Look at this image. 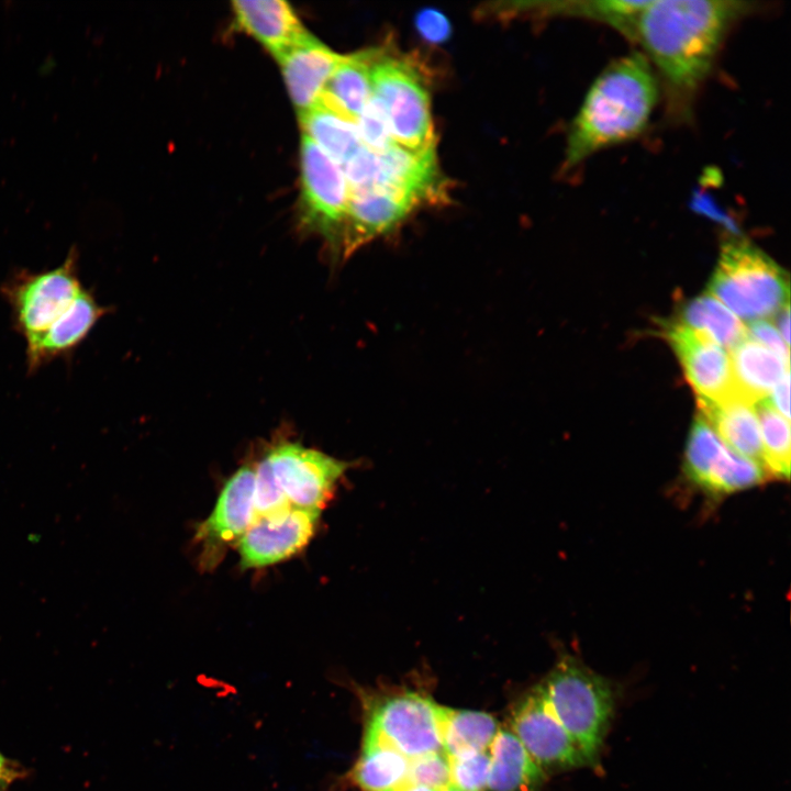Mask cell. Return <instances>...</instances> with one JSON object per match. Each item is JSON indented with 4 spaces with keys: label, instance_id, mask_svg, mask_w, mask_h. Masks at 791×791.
I'll use <instances>...</instances> for the list:
<instances>
[{
    "label": "cell",
    "instance_id": "cell-18",
    "mask_svg": "<svg viewBox=\"0 0 791 791\" xmlns=\"http://www.w3.org/2000/svg\"><path fill=\"white\" fill-rule=\"evenodd\" d=\"M698 414L726 446L765 468L760 426L754 404L737 398L713 401L698 397Z\"/></svg>",
    "mask_w": 791,
    "mask_h": 791
},
{
    "label": "cell",
    "instance_id": "cell-33",
    "mask_svg": "<svg viewBox=\"0 0 791 791\" xmlns=\"http://www.w3.org/2000/svg\"><path fill=\"white\" fill-rule=\"evenodd\" d=\"M790 370H787L780 381L773 388L769 400L773 408L787 420H790Z\"/></svg>",
    "mask_w": 791,
    "mask_h": 791
},
{
    "label": "cell",
    "instance_id": "cell-5",
    "mask_svg": "<svg viewBox=\"0 0 791 791\" xmlns=\"http://www.w3.org/2000/svg\"><path fill=\"white\" fill-rule=\"evenodd\" d=\"M539 683L589 766H595L614 714L615 684L566 653Z\"/></svg>",
    "mask_w": 791,
    "mask_h": 791
},
{
    "label": "cell",
    "instance_id": "cell-24",
    "mask_svg": "<svg viewBox=\"0 0 791 791\" xmlns=\"http://www.w3.org/2000/svg\"><path fill=\"white\" fill-rule=\"evenodd\" d=\"M678 315L679 324L704 335L727 352L748 336L742 320L708 291L687 301Z\"/></svg>",
    "mask_w": 791,
    "mask_h": 791
},
{
    "label": "cell",
    "instance_id": "cell-13",
    "mask_svg": "<svg viewBox=\"0 0 791 791\" xmlns=\"http://www.w3.org/2000/svg\"><path fill=\"white\" fill-rule=\"evenodd\" d=\"M254 467L244 465L224 483L211 514L198 526L201 565L215 566L225 549L244 535L256 517Z\"/></svg>",
    "mask_w": 791,
    "mask_h": 791
},
{
    "label": "cell",
    "instance_id": "cell-30",
    "mask_svg": "<svg viewBox=\"0 0 791 791\" xmlns=\"http://www.w3.org/2000/svg\"><path fill=\"white\" fill-rule=\"evenodd\" d=\"M408 782L441 791L450 784L449 760L445 751L423 755L409 761Z\"/></svg>",
    "mask_w": 791,
    "mask_h": 791
},
{
    "label": "cell",
    "instance_id": "cell-3",
    "mask_svg": "<svg viewBox=\"0 0 791 791\" xmlns=\"http://www.w3.org/2000/svg\"><path fill=\"white\" fill-rule=\"evenodd\" d=\"M657 75L643 53L610 63L590 86L569 129L566 168L631 141L647 127L657 105Z\"/></svg>",
    "mask_w": 791,
    "mask_h": 791
},
{
    "label": "cell",
    "instance_id": "cell-2",
    "mask_svg": "<svg viewBox=\"0 0 791 791\" xmlns=\"http://www.w3.org/2000/svg\"><path fill=\"white\" fill-rule=\"evenodd\" d=\"M78 258L71 246L59 266L18 271L1 288L24 338L30 371L73 352L107 313L81 283Z\"/></svg>",
    "mask_w": 791,
    "mask_h": 791
},
{
    "label": "cell",
    "instance_id": "cell-11",
    "mask_svg": "<svg viewBox=\"0 0 791 791\" xmlns=\"http://www.w3.org/2000/svg\"><path fill=\"white\" fill-rule=\"evenodd\" d=\"M513 734L545 773L589 766L553 711L541 683L514 706Z\"/></svg>",
    "mask_w": 791,
    "mask_h": 791
},
{
    "label": "cell",
    "instance_id": "cell-34",
    "mask_svg": "<svg viewBox=\"0 0 791 791\" xmlns=\"http://www.w3.org/2000/svg\"><path fill=\"white\" fill-rule=\"evenodd\" d=\"M790 308L789 304L783 307L778 315V331L786 342V344L789 346L790 343Z\"/></svg>",
    "mask_w": 791,
    "mask_h": 791
},
{
    "label": "cell",
    "instance_id": "cell-7",
    "mask_svg": "<svg viewBox=\"0 0 791 791\" xmlns=\"http://www.w3.org/2000/svg\"><path fill=\"white\" fill-rule=\"evenodd\" d=\"M371 97L383 110L398 145L412 152L435 148L430 94L411 62L380 49L371 68Z\"/></svg>",
    "mask_w": 791,
    "mask_h": 791
},
{
    "label": "cell",
    "instance_id": "cell-23",
    "mask_svg": "<svg viewBox=\"0 0 791 791\" xmlns=\"http://www.w3.org/2000/svg\"><path fill=\"white\" fill-rule=\"evenodd\" d=\"M409 761L389 745L363 738L347 779L360 791H393L408 782Z\"/></svg>",
    "mask_w": 791,
    "mask_h": 791
},
{
    "label": "cell",
    "instance_id": "cell-28",
    "mask_svg": "<svg viewBox=\"0 0 791 791\" xmlns=\"http://www.w3.org/2000/svg\"><path fill=\"white\" fill-rule=\"evenodd\" d=\"M448 760L452 786L460 791H486L488 789L490 770L488 750L448 757Z\"/></svg>",
    "mask_w": 791,
    "mask_h": 791
},
{
    "label": "cell",
    "instance_id": "cell-12",
    "mask_svg": "<svg viewBox=\"0 0 791 791\" xmlns=\"http://www.w3.org/2000/svg\"><path fill=\"white\" fill-rule=\"evenodd\" d=\"M319 517V511L294 506L256 515L236 543L242 567L263 568L298 554L313 537Z\"/></svg>",
    "mask_w": 791,
    "mask_h": 791
},
{
    "label": "cell",
    "instance_id": "cell-22",
    "mask_svg": "<svg viewBox=\"0 0 791 791\" xmlns=\"http://www.w3.org/2000/svg\"><path fill=\"white\" fill-rule=\"evenodd\" d=\"M299 121L303 134L341 167L364 146L356 122L322 99L310 110L300 114Z\"/></svg>",
    "mask_w": 791,
    "mask_h": 791
},
{
    "label": "cell",
    "instance_id": "cell-20",
    "mask_svg": "<svg viewBox=\"0 0 791 791\" xmlns=\"http://www.w3.org/2000/svg\"><path fill=\"white\" fill-rule=\"evenodd\" d=\"M379 48L343 55L327 79L321 99L353 121L371 97V68Z\"/></svg>",
    "mask_w": 791,
    "mask_h": 791
},
{
    "label": "cell",
    "instance_id": "cell-19",
    "mask_svg": "<svg viewBox=\"0 0 791 791\" xmlns=\"http://www.w3.org/2000/svg\"><path fill=\"white\" fill-rule=\"evenodd\" d=\"M734 398L748 403L767 399L789 365L749 336L728 350Z\"/></svg>",
    "mask_w": 791,
    "mask_h": 791
},
{
    "label": "cell",
    "instance_id": "cell-6",
    "mask_svg": "<svg viewBox=\"0 0 791 791\" xmlns=\"http://www.w3.org/2000/svg\"><path fill=\"white\" fill-rule=\"evenodd\" d=\"M708 292L749 323L775 316L789 304V278L761 249L733 237L721 247Z\"/></svg>",
    "mask_w": 791,
    "mask_h": 791
},
{
    "label": "cell",
    "instance_id": "cell-36",
    "mask_svg": "<svg viewBox=\"0 0 791 791\" xmlns=\"http://www.w3.org/2000/svg\"><path fill=\"white\" fill-rule=\"evenodd\" d=\"M393 791H437V790H434V789L425 787V786L406 782Z\"/></svg>",
    "mask_w": 791,
    "mask_h": 791
},
{
    "label": "cell",
    "instance_id": "cell-37",
    "mask_svg": "<svg viewBox=\"0 0 791 791\" xmlns=\"http://www.w3.org/2000/svg\"><path fill=\"white\" fill-rule=\"evenodd\" d=\"M441 791H460V790H458V789L455 788L454 786L449 784L448 787H446L445 789H443V790H441Z\"/></svg>",
    "mask_w": 791,
    "mask_h": 791
},
{
    "label": "cell",
    "instance_id": "cell-16",
    "mask_svg": "<svg viewBox=\"0 0 791 791\" xmlns=\"http://www.w3.org/2000/svg\"><path fill=\"white\" fill-rule=\"evenodd\" d=\"M298 115L310 110L321 99L324 86L342 60L308 31L275 56Z\"/></svg>",
    "mask_w": 791,
    "mask_h": 791
},
{
    "label": "cell",
    "instance_id": "cell-25",
    "mask_svg": "<svg viewBox=\"0 0 791 791\" xmlns=\"http://www.w3.org/2000/svg\"><path fill=\"white\" fill-rule=\"evenodd\" d=\"M498 731L488 713L441 705L442 744L448 757L488 750Z\"/></svg>",
    "mask_w": 791,
    "mask_h": 791
},
{
    "label": "cell",
    "instance_id": "cell-26",
    "mask_svg": "<svg viewBox=\"0 0 791 791\" xmlns=\"http://www.w3.org/2000/svg\"><path fill=\"white\" fill-rule=\"evenodd\" d=\"M758 416L764 466L770 478L788 480L790 477V420L782 416L769 399L754 404Z\"/></svg>",
    "mask_w": 791,
    "mask_h": 791
},
{
    "label": "cell",
    "instance_id": "cell-4",
    "mask_svg": "<svg viewBox=\"0 0 791 791\" xmlns=\"http://www.w3.org/2000/svg\"><path fill=\"white\" fill-rule=\"evenodd\" d=\"M353 463L280 439L268 447L254 467L256 515L288 506L321 512Z\"/></svg>",
    "mask_w": 791,
    "mask_h": 791
},
{
    "label": "cell",
    "instance_id": "cell-35",
    "mask_svg": "<svg viewBox=\"0 0 791 791\" xmlns=\"http://www.w3.org/2000/svg\"><path fill=\"white\" fill-rule=\"evenodd\" d=\"M15 776L16 771H14L9 765V761L0 755V791H5Z\"/></svg>",
    "mask_w": 791,
    "mask_h": 791
},
{
    "label": "cell",
    "instance_id": "cell-29",
    "mask_svg": "<svg viewBox=\"0 0 791 791\" xmlns=\"http://www.w3.org/2000/svg\"><path fill=\"white\" fill-rule=\"evenodd\" d=\"M356 124L363 145L374 153L385 152L397 144L383 110L372 97L358 116Z\"/></svg>",
    "mask_w": 791,
    "mask_h": 791
},
{
    "label": "cell",
    "instance_id": "cell-1",
    "mask_svg": "<svg viewBox=\"0 0 791 791\" xmlns=\"http://www.w3.org/2000/svg\"><path fill=\"white\" fill-rule=\"evenodd\" d=\"M732 0H650L634 42L661 78L675 109L684 110L710 75L727 33L749 11Z\"/></svg>",
    "mask_w": 791,
    "mask_h": 791
},
{
    "label": "cell",
    "instance_id": "cell-21",
    "mask_svg": "<svg viewBox=\"0 0 791 791\" xmlns=\"http://www.w3.org/2000/svg\"><path fill=\"white\" fill-rule=\"evenodd\" d=\"M488 751L490 791H536L545 781L546 773L512 732L499 729Z\"/></svg>",
    "mask_w": 791,
    "mask_h": 791
},
{
    "label": "cell",
    "instance_id": "cell-17",
    "mask_svg": "<svg viewBox=\"0 0 791 791\" xmlns=\"http://www.w3.org/2000/svg\"><path fill=\"white\" fill-rule=\"evenodd\" d=\"M232 10L237 29L274 56L307 32L290 4L282 0H235Z\"/></svg>",
    "mask_w": 791,
    "mask_h": 791
},
{
    "label": "cell",
    "instance_id": "cell-32",
    "mask_svg": "<svg viewBox=\"0 0 791 791\" xmlns=\"http://www.w3.org/2000/svg\"><path fill=\"white\" fill-rule=\"evenodd\" d=\"M746 328L751 339L772 352L783 363L789 365V346L775 325L766 320H758L749 322Z\"/></svg>",
    "mask_w": 791,
    "mask_h": 791
},
{
    "label": "cell",
    "instance_id": "cell-14",
    "mask_svg": "<svg viewBox=\"0 0 791 791\" xmlns=\"http://www.w3.org/2000/svg\"><path fill=\"white\" fill-rule=\"evenodd\" d=\"M421 203L385 188L350 191L335 256L349 257L367 243L394 231Z\"/></svg>",
    "mask_w": 791,
    "mask_h": 791
},
{
    "label": "cell",
    "instance_id": "cell-15",
    "mask_svg": "<svg viewBox=\"0 0 791 791\" xmlns=\"http://www.w3.org/2000/svg\"><path fill=\"white\" fill-rule=\"evenodd\" d=\"M664 334L697 397L713 401L734 398L732 365L726 349L678 322L664 324Z\"/></svg>",
    "mask_w": 791,
    "mask_h": 791
},
{
    "label": "cell",
    "instance_id": "cell-8",
    "mask_svg": "<svg viewBox=\"0 0 791 791\" xmlns=\"http://www.w3.org/2000/svg\"><path fill=\"white\" fill-rule=\"evenodd\" d=\"M363 738L389 745L409 760L444 751L441 705L411 690L375 698L367 703Z\"/></svg>",
    "mask_w": 791,
    "mask_h": 791
},
{
    "label": "cell",
    "instance_id": "cell-10",
    "mask_svg": "<svg viewBox=\"0 0 791 791\" xmlns=\"http://www.w3.org/2000/svg\"><path fill=\"white\" fill-rule=\"evenodd\" d=\"M683 475L692 486L717 499L750 489L770 478L762 466L726 446L700 414L688 435Z\"/></svg>",
    "mask_w": 791,
    "mask_h": 791
},
{
    "label": "cell",
    "instance_id": "cell-31",
    "mask_svg": "<svg viewBox=\"0 0 791 791\" xmlns=\"http://www.w3.org/2000/svg\"><path fill=\"white\" fill-rule=\"evenodd\" d=\"M414 26L421 38L432 45L443 44L452 35L448 18L434 8L421 9L414 16Z\"/></svg>",
    "mask_w": 791,
    "mask_h": 791
},
{
    "label": "cell",
    "instance_id": "cell-9",
    "mask_svg": "<svg viewBox=\"0 0 791 791\" xmlns=\"http://www.w3.org/2000/svg\"><path fill=\"white\" fill-rule=\"evenodd\" d=\"M300 170V227L322 236L335 255L349 199L344 171L304 134Z\"/></svg>",
    "mask_w": 791,
    "mask_h": 791
},
{
    "label": "cell",
    "instance_id": "cell-27",
    "mask_svg": "<svg viewBox=\"0 0 791 791\" xmlns=\"http://www.w3.org/2000/svg\"><path fill=\"white\" fill-rule=\"evenodd\" d=\"M649 1L590 0L575 2L570 12L602 22L634 41L637 21Z\"/></svg>",
    "mask_w": 791,
    "mask_h": 791
}]
</instances>
